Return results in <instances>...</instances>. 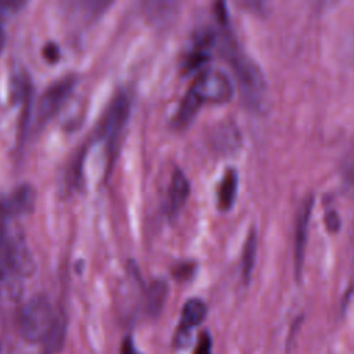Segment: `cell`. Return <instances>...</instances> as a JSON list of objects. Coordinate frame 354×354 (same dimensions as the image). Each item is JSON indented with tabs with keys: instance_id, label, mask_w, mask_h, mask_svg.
Listing matches in <instances>:
<instances>
[{
	"instance_id": "cell-14",
	"label": "cell",
	"mask_w": 354,
	"mask_h": 354,
	"mask_svg": "<svg viewBox=\"0 0 354 354\" xmlns=\"http://www.w3.org/2000/svg\"><path fill=\"white\" fill-rule=\"evenodd\" d=\"M201 105H202V104H201L198 100H195L191 93L187 91L185 95L183 97L181 102H180V106H178L177 112H176V116H174V119H173V123H174L177 127L185 126V124L189 123L191 119L195 116V113L198 112V109H199Z\"/></svg>"
},
{
	"instance_id": "cell-20",
	"label": "cell",
	"mask_w": 354,
	"mask_h": 354,
	"mask_svg": "<svg viewBox=\"0 0 354 354\" xmlns=\"http://www.w3.org/2000/svg\"><path fill=\"white\" fill-rule=\"evenodd\" d=\"M120 354H140V353L137 351V348H136V346H134V343H133V339H131L130 336H127V337L123 340V343H122V346H120Z\"/></svg>"
},
{
	"instance_id": "cell-16",
	"label": "cell",
	"mask_w": 354,
	"mask_h": 354,
	"mask_svg": "<svg viewBox=\"0 0 354 354\" xmlns=\"http://www.w3.org/2000/svg\"><path fill=\"white\" fill-rule=\"evenodd\" d=\"M195 354H212V337L207 330H203L195 344Z\"/></svg>"
},
{
	"instance_id": "cell-19",
	"label": "cell",
	"mask_w": 354,
	"mask_h": 354,
	"mask_svg": "<svg viewBox=\"0 0 354 354\" xmlns=\"http://www.w3.org/2000/svg\"><path fill=\"white\" fill-rule=\"evenodd\" d=\"M11 274H14V272H12L11 267L8 266L6 257H4L3 253L0 252V285H1Z\"/></svg>"
},
{
	"instance_id": "cell-7",
	"label": "cell",
	"mask_w": 354,
	"mask_h": 354,
	"mask_svg": "<svg viewBox=\"0 0 354 354\" xmlns=\"http://www.w3.org/2000/svg\"><path fill=\"white\" fill-rule=\"evenodd\" d=\"M73 84H75L73 79L65 77L47 88V91L40 97L37 109H36L37 111L36 116L40 123L47 122L59 109V106L71 94Z\"/></svg>"
},
{
	"instance_id": "cell-11",
	"label": "cell",
	"mask_w": 354,
	"mask_h": 354,
	"mask_svg": "<svg viewBox=\"0 0 354 354\" xmlns=\"http://www.w3.org/2000/svg\"><path fill=\"white\" fill-rule=\"evenodd\" d=\"M238 188V174L234 169H227L223 174V178L218 184L217 191V203L221 210H228L236 196Z\"/></svg>"
},
{
	"instance_id": "cell-3",
	"label": "cell",
	"mask_w": 354,
	"mask_h": 354,
	"mask_svg": "<svg viewBox=\"0 0 354 354\" xmlns=\"http://www.w3.org/2000/svg\"><path fill=\"white\" fill-rule=\"evenodd\" d=\"M188 93L201 104L227 102L234 94L231 79L218 69H205L192 82Z\"/></svg>"
},
{
	"instance_id": "cell-12",
	"label": "cell",
	"mask_w": 354,
	"mask_h": 354,
	"mask_svg": "<svg viewBox=\"0 0 354 354\" xmlns=\"http://www.w3.org/2000/svg\"><path fill=\"white\" fill-rule=\"evenodd\" d=\"M256 249H257V236L254 230H252L246 236V241L242 249V259H241V275L245 283H248L252 277V271L256 260Z\"/></svg>"
},
{
	"instance_id": "cell-5",
	"label": "cell",
	"mask_w": 354,
	"mask_h": 354,
	"mask_svg": "<svg viewBox=\"0 0 354 354\" xmlns=\"http://www.w3.org/2000/svg\"><path fill=\"white\" fill-rule=\"evenodd\" d=\"M207 314V306L199 297H191L181 310V319L174 336L177 347H185L191 342V329L201 325Z\"/></svg>"
},
{
	"instance_id": "cell-2",
	"label": "cell",
	"mask_w": 354,
	"mask_h": 354,
	"mask_svg": "<svg viewBox=\"0 0 354 354\" xmlns=\"http://www.w3.org/2000/svg\"><path fill=\"white\" fill-rule=\"evenodd\" d=\"M224 53L238 77L242 94L252 104H260L266 93L264 76L257 64L231 41L224 43Z\"/></svg>"
},
{
	"instance_id": "cell-8",
	"label": "cell",
	"mask_w": 354,
	"mask_h": 354,
	"mask_svg": "<svg viewBox=\"0 0 354 354\" xmlns=\"http://www.w3.org/2000/svg\"><path fill=\"white\" fill-rule=\"evenodd\" d=\"M313 207V198L307 196L297 212L296 216V224H295V271L296 277L300 278L303 261H304V253H306V245H307V236H308V224H310V214Z\"/></svg>"
},
{
	"instance_id": "cell-22",
	"label": "cell",
	"mask_w": 354,
	"mask_h": 354,
	"mask_svg": "<svg viewBox=\"0 0 354 354\" xmlns=\"http://www.w3.org/2000/svg\"><path fill=\"white\" fill-rule=\"evenodd\" d=\"M3 44H4V33H3V29L0 26V50L3 48Z\"/></svg>"
},
{
	"instance_id": "cell-17",
	"label": "cell",
	"mask_w": 354,
	"mask_h": 354,
	"mask_svg": "<svg viewBox=\"0 0 354 354\" xmlns=\"http://www.w3.org/2000/svg\"><path fill=\"white\" fill-rule=\"evenodd\" d=\"M59 47L55 44V43H47L44 47H43V57L50 62V64H54L59 59Z\"/></svg>"
},
{
	"instance_id": "cell-9",
	"label": "cell",
	"mask_w": 354,
	"mask_h": 354,
	"mask_svg": "<svg viewBox=\"0 0 354 354\" xmlns=\"http://www.w3.org/2000/svg\"><path fill=\"white\" fill-rule=\"evenodd\" d=\"M35 189L30 185L18 187L3 203L1 210L7 216H21L30 213L35 207Z\"/></svg>"
},
{
	"instance_id": "cell-4",
	"label": "cell",
	"mask_w": 354,
	"mask_h": 354,
	"mask_svg": "<svg viewBox=\"0 0 354 354\" xmlns=\"http://www.w3.org/2000/svg\"><path fill=\"white\" fill-rule=\"evenodd\" d=\"M0 252L14 274L29 275L33 271V260L24 236L10 224L0 227Z\"/></svg>"
},
{
	"instance_id": "cell-21",
	"label": "cell",
	"mask_w": 354,
	"mask_h": 354,
	"mask_svg": "<svg viewBox=\"0 0 354 354\" xmlns=\"http://www.w3.org/2000/svg\"><path fill=\"white\" fill-rule=\"evenodd\" d=\"M192 264H181L177 270H176V277L177 278H188L191 274H192Z\"/></svg>"
},
{
	"instance_id": "cell-1",
	"label": "cell",
	"mask_w": 354,
	"mask_h": 354,
	"mask_svg": "<svg viewBox=\"0 0 354 354\" xmlns=\"http://www.w3.org/2000/svg\"><path fill=\"white\" fill-rule=\"evenodd\" d=\"M58 314L43 296L29 299L18 314V326L22 337L30 343H43L53 329Z\"/></svg>"
},
{
	"instance_id": "cell-6",
	"label": "cell",
	"mask_w": 354,
	"mask_h": 354,
	"mask_svg": "<svg viewBox=\"0 0 354 354\" xmlns=\"http://www.w3.org/2000/svg\"><path fill=\"white\" fill-rule=\"evenodd\" d=\"M130 112V101L124 94H118L112 102L109 104V108L106 109V113L102 119L101 124V134L108 140V142L113 144L120 131L123 130L127 118Z\"/></svg>"
},
{
	"instance_id": "cell-13",
	"label": "cell",
	"mask_w": 354,
	"mask_h": 354,
	"mask_svg": "<svg viewBox=\"0 0 354 354\" xmlns=\"http://www.w3.org/2000/svg\"><path fill=\"white\" fill-rule=\"evenodd\" d=\"M167 283L165 281H155L152 282V285L148 289V296H147V307H148V313L153 317H156L166 301L167 297Z\"/></svg>"
},
{
	"instance_id": "cell-15",
	"label": "cell",
	"mask_w": 354,
	"mask_h": 354,
	"mask_svg": "<svg viewBox=\"0 0 354 354\" xmlns=\"http://www.w3.org/2000/svg\"><path fill=\"white\" fill-rule=\"evenodd\" d=\"M64 337H65V321H64L62 315H58L53 329L47 335L43 344L48 353L54 354L61 350V347L64 344Z\"/></svg>"
},
{
	"instance_id": "cell-10",
	"label": "cell",
	"mask_w": 354,
	"mask_h": 354,
	"mask_svg": "<svg viewBox=\"0 0 354 354\" xmlns=\"http://www.w3.org/2000/svg\"><path fill=\"white\" fill-rule=\"evenodd\" d=\"M189 195V183L185 174L176 169L171 174L169 195H167V212L173 216L180 212V209L185 205Z\"/></svg>"
},
{
	"instance_id": "cell-18",
	"label": "cell",
	"mask_w": 354,
	"mask_h": 354,
	"mask_svg": "<svg viewBox=\"0 0 354 354\" xmlns=\"http://www.w3.org/2000/svg\"><path fill=\"white\" fill-rule=\"evenodd\" d=\"M325 224H326V227H328L330 231H336V230H339V227H340V218H339V214H337L336 212H333V210L328 212V213H326V216H325Z\"/></svg>"
}]
</instances>
